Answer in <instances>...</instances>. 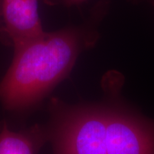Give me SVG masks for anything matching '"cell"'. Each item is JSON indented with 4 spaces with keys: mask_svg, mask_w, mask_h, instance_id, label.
Segmentation results:
<instances>
[{
    "mask_svg": "<svg viewBox=\"0 0 154 154\" xmlns=\"http://www.w3.org/2000/svg\"><path fill=\"white\" fill-rule=\"evenodd\" d=\"M44 32L38 0H0V39L16 48Z\"/></svg>",
    "mask_w": 154,
    "mask_h": 154,
    "instance_id": "3",
    "label": "cell"
},
{
    "mask_svg": "<svg viewBox=\"0 0 154 154\" xmlns=\"http://www.w3.org/2000/svg\"><path fill=\"white\" fill-rule=\"evenodd\" d=\"M109 6V0H101L79 26L44 32L14 48V59L0 84L5 106L19 109L33 105L66 78L80 54L96 45Z\"/></svg>",
    "mask_w": 154,
    "mask_h": 154,
    "instance_id": "2",
    "label": "cell"
},
{
    "mask_svg": "<svg viewBox=\"0 0 154 154\" xmlns=\"http://www.w3.org/2000/svg\"><path fill=\"white\" fill-rule=\"evenodd\" d=\"M151 2H152V4H153V5L154 6V0H151Z\"/></svg>",
    "mask_w": 154,
    "mask_h": 154,
    "instance_id": "6",
    "label": "cell"
},
{
    "mask_svg": "<svg viewBox=\"0 0 154 154\" xmlns=\"http://www.w3.org/2000/svg\"><path fill=\"white\" fill-rule=\"evenodd\" d=\"M124 77L103 76L104 99L97 104L70 106L55 100V154H154V121L124 102Z\"/></svg>",
    "mask_w": 154,
    "mask_h": 154,
    "instance_id": "1",
    "label": "cell"
},
{
    "mask_svg": "<svg viewBox=\"0 0 154 154\" xmlns=\"http://www.w3.org/2000/svg\"><path fill=\"white\" fill-rule=\"evenodd\" d=\"M49 3H55L56 2H61L63 4H64L65 5L67 6H72V5H80L82 2H84L86 0H47Z\"/></svg>",
    "mask_w": 154,
    "mask_h": 154,
    "instance_id": "5",
    "label": "cell"
},
{
    "mask_svg": "<svg viewBox=\"0 0 154 154\" xmlns=\"http://www.w3.org/2000/svg\"><path fill=\"white\" fill-rule=\"evenodd\" d=\"M41 138L38 131L16 133L5 124L0 133V154H36Z\"/></svg>",
    "mask_w": 154,
    "mask_h": 154,
    "instance_id": "4",
    "label": "cell"
}]
</instances>
